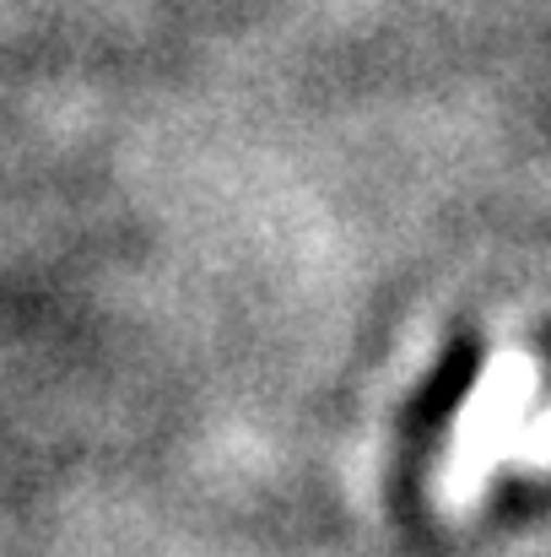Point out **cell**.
<instances>
[{
	"label": "cell",
	"mask_w": 551,
	"mask_h": 557,
	"mask_svg": "<svg viewBox=\"0 0 551 557\" xmlns=\"http://www.w3.org/2000/svg\"><path fill=\"white\" fill-rule=\"evenodd\" d=\"M481 373V347L476 336H454V347H443V358L422 379V389L411 395V406L400 411V476H422L433 466V455L443 449L460 406L471 400Z\"/></svg>",
	"instance_id": "obj_1"
}]
</instances>
